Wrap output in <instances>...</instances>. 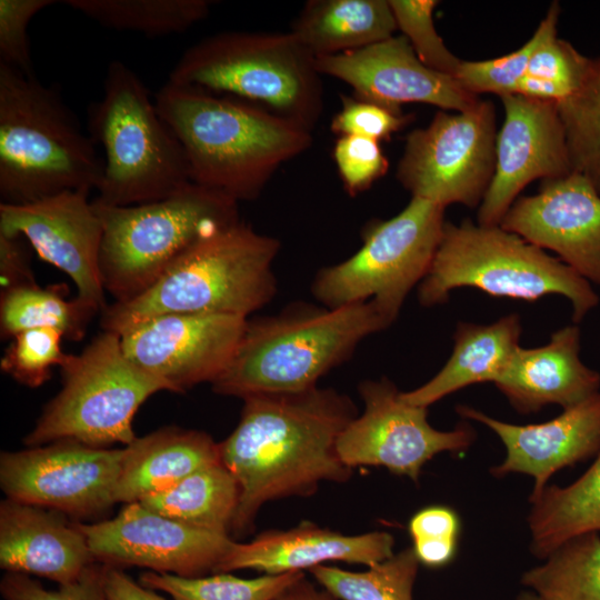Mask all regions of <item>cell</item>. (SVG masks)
I'll list each match as a JSON object with an SVG mask.
<instances>
[{
	"label": "cell",
	"mask_w": 600,
	"mask_h": 600,
	"mask_svg": "<svg viewBox=\"0 0 600 600\" xmlns=\"http://www.w3.org/2000/svg\"><path fill=\"white\" fill-rule=\"evenodd\" d=\"M240 420L220 446L223 466L240 489L231 527L248 534L263 504L309 497L324 481L352 476L337 452V440L358 416L354 402L332 388L298 393L254 394L242 399Z\"/></svg>",
	"instance_id": "obj_1"
},
{
	"label": "cell",
	"mask_w": 600,
	"mask_h": 600,
	"mask_svg": "<svg viewBox=\"0 0 600 600\" xmlns=\"http://www.w3.org/2000/svg\"><path fill=\"white\" fill-rule=\"evenodd\" d=\"M153 99L186 152L191 182L238 203L256 200L280 166L312 143L298 123L200 88L168 81Z\"/></svg>",
	"instance_id": "obj_2"
},
{
	"label": "cell",
	"mask_w": 600,
	"mask_h": 600,
	"mask_svg": "<svg viewBox=\"0 0 600 600\" xmlns=\"http://www.w3.org/2000/svg\"><path fill=\"white\" fill-rule=\"evenodd\" d=\"M391 322L373 301L339 308L307 303L248 319L224 372L211 384L221 396L298 393L318 387L362 340Z\"/></svg>",
	"instance_id": "obj_3"
},
{
	"label": "cell",
	"mask_w": 600,
	"mask_h": 600,
	"mask_svg": "<svg viewBox=\"0 0 600 600\" xmlns=\"http://www.w3.org/2000/svg\"><path fill=\"white\" fill-rule=\"evenodd\" d=\"M103 159L60 92L0 62V203L97 189Z\"/></svg>",
	"instance_id": "obj_4"
},
{
	"label": "cell",
	"mask_w": 600,
	"mask_h": 600,
	"mask_svg": "<svg viewBox=\"0 0 600 600\" xmlns=\"http://www.w3.org/2000/svg\"><path fill=\"white\" fill-rule=\"evenodd\" d=\"M280 241L241 220L202 239L151 288L101 311L103 331L122 334L169 313L230 314L248 319L273 300V262Z\"/></svg>",
	"instance_id": "obj_5"
},
{
	"label": "cell",
	"mask_w": 600,
	"mask_h": 600,
	"mask_svg": "<svg viewBox=\"0 0 600 600\" xmlns=\"http://www.w3.org/2000/svg\"><path fill=\"white\" fill-rule=\"evenodd\" d=\"M320 76L290 31H224L188 48L168 81L228 94L312 131L323 109Z\"/></svg>",
	"instance_id": "obj_6"
},
{
	"label": "cell",
	"mask_w": 600,
	"mask_h": 600,
	"mask_svg": "<svg viewBox=\"0 0 600 600\" xmlns=\"http://www.w3.org/2000/svg\"><path fill=\"white\" fill-rule=\"evenodd\" d=\"M92 140L104 151L94 201L116 207L164 199L191 183L186 152L127 64L110 62L102 97L88 109Z\"/></svg>",
	"instance_id": "obj_7"
},
{
	"label": "cell",
	"mask_w": 600,
	"mask_h": 600,
	"mask_svg": "<svg viewBox=\"0 0 600 600\" xmlns=\"http://www.w3.org/2000/svg\"><path fill=\"white\" fill-rule=\"evenodd\" d=\"M91 201L102 224L100 278L113 302L139 297L199 241L240 221L237 201L193 182L134 206Z\"/></svg>",
	"instance_id": "obj_8"
},
{
	"label": "cell",
	"mask_w": 600,
	"mask_h": 600,
	"mask_svg": "<svg viewBox=\"0 0 600 600\" xmlns=\"http://www.w3.org/2000/svg\"><path fill=\"white\" fill-rule=\"evenodd\" d=\"M460 287L524 301L561 294L570 300L576 323L599 302L591 283L560 259L500 226L471 220L446 222L418 299L423 307L440 304Z\"/></svg>",
	"instance_id": "obj_9"
},
{
	"label": "cell",
	"mask_w": 600,
	"mask_h": 600,
	"mask_svg": "<svg viewBox=\"0 0 600 600\" xmlns=\"http://www.w3.org/2000/svg\"><path fill=\"white\" fill-rule=\"evenodd\" d=\"M61 390L46 404L27 447L72 440L93 448L136 440L133 418L152 394L170 391L164 381L144 372L124 354L120 336L103 331L60 367Z\"/></svg>",
	"instance_id": "obj_10"
},
{
	"label": "cell",
	"mask_w": 600,
	"mask_h": 600,
	"mask_svg": "<svg viewBox=\"0 0 600 600\" xmlns=\"http://www.w3.org/2000/svg\"><path fill=\"white\" fill-rule=\"evenodd\" d=\"M444 209L412 197L397 216L369 221L356 253L317 272L313 297L327 308L373 301L392 323L430 269L446 226Z\"/></svg>",
	"instance_id": "obj_11"
},
{
	"label": "cell",
	"mask_w": 600,
	"mask_h": 600,
	"mask_svg": "<svg viewBox=\"0 0 600 600\" xmlns=\"http://www.w3.org/2000/svg\"><path fill=\"white\" fill-rule=\"evenodd\" d=\"M496 140L490 101L458 113L439 111L408 134L397 179L412 197L444 208L480 206L494 173Z\"/></svg>",
	"instance_id": "obj_12"
},
{
	"label": "cell",
	"mask_w": 600,
	"mask_h": 600,
	"mask_svg": "<svg viewBox=\"0 0 600 600\" xmlns=\"http://www.w3.org/2000/svg\"><path fill=\"white\" fill-rule=\"evenodd\" d=\"M363 412L339 434L337 452L349 468L384 467L398 476L418 481L423 466L434 456L462 452L476 440L468 423L453 430L434 429L428 421V408L413 406L387 378L364 380L358 388Z\"/></svg>",
	"instance_id": "obj_13"
},
{
	"label": "cell",
	"mask_w": 600,
	"mask_h": 600,
	"mask_svg": "<svg viewBox=\"0 0 600 600\" xmlns=\"http://www.w3.org/2000/svg\"><path fill=\"white\" fill-rule=\"evenodd\" d=\"M123 448H93L59 440L0 454L6 498L79 520L107 512L116 501Z\"/></svg>",
	"instance_id": "obj_14"
},
{
	"label": "cell",
	"mask_w": 600,
	"mask_h": 600,
	"mask_svg": "<svg viewBox=\"0 0 600 600\" xmlns=\"http://www.w3.org/2000/svg\"><path fill=\"white\" fill-rule=\"evenodd\" d=\"M77 526L98 563L188 578L214 572L234 543L229 534L184 524L140 502L124 503L112 519Z\"/></svg>",
	"instance_id": "obj_15"
},
{
	"label": "cell",
	"mask_w": 600,
	"mask_h": 600,
	"mask_svg": "<svg viewBox=\"0 0 600 600\" xmlns=\"http://www.w3.org/2000/svg\"><path fill=\"white\" fill-rule=\"evenodd\" d=\"M248 319L230 314L169 313L120 334L127 358L172 392L213 383L228 368Z\"/></svg>",
	"instance_id": "obj_16"
},
{
	"label": "cell",
	"mask_w": 600,
	"mask_h": 600,
	"mask_svg": "<svg viewBox=\"0 0 600 600\" xmlns=\"http://www.w3.org/2000/svg\"><path fill=\"white\" fill-rule=\"evenodd\" d=\"M88 190H71L26 204L0 203V234L24 238L37 254L70 277L80 300L101 312L102 224Z\"/></svg>",
	"instance_id": "obj_17"
},
{
	"label": "cell",
	"mask_w": 600,
	"mask_h": 600,
	"mask_svg": "<svg viewBox=\"0 0 600 600\" xmlns=\"http://www.w3.org/2000/svg\"><path fill=\"white\" fill-rule=\"evenodd\" d=\"M501 100L504 120L496 140L494 173L478 211L482 226H499L531 181L559 179L572 172L554 102L517 93Z\"/></svg>",
	"instance_id": "obj_18"
},
{
	"label": "cell",
	"mask_w": 600,
	"mask_h": 600,
	"mask_svg": "<svg viewBox=\"0 0 600 600\" xmlns=\"http://www.w3.org/2000/svg\"><path fill=\"white\" fill-rule=\"evenodd\" d=\"M320 74L348 83L354 97L401 112L404 103H428L458 112L479 98L452 77L427 67L404 36L354 51L316 58Z\"/></svg>",
	"instance_id": "obj_19"
},
{
	"label": "cell",
	"mask_w": 600,
	"mask_h": 600,
	"mask_svg": "<svg viewBox=\"0 0 600 600\" xmlns=\"http://www.w3.org/2000/svg\"><path fill=\"white\" fill-rule=\"evenodd\" d=\"M542 182L537 194L514 201L499 226L600 284V193L579 172Z\"/></svg>",
	"instance_id": "obj_20"
},
{
	"label": "cell",
	"mask_w": 600,
	"mask_h": 600,
	"mask_svg": "<svg viewBox=\"0 0 600 600\" xmlns=\"http://www.w3.org/2000/svg\"><path fill=\"white\" fill-rule=\"evenodd\" d=\"M517 94L554 102L572 172L600 193V64L556 36L533 52Z\"/></svg>",
	"instance_id": "obj_21"
},
{
	"label": "cell",
	"mask_w": 600,
	"mask_h": 600,
	"mask_svg": "<svg viewBox=\"0 0 600 600\" xmlns=\"http://www.w3.org/2000/svg\"><path fill=\"white\" fill-rule=\"evenodd\" d=\"M456 411L484 424L500 438L506 458L490 472L496 478L509 473L532 477L530 496L539 493L556 472L596 457L600 450V392L542 423L513 424L464 404L457 406Z\"/></svg>",
	"instance_id": "obj_22"
},
{
	"label": "cell",
	"mask_w": 600,
	"mask_h": 600,
	"mask_svg": "<svg viewBox=\"0 0 600 600\" xmlns=\"http://www.w3.org/2000/svg\"><path fill=\"white\" fill-rule=\"evenodd\" d=\"M387 531L343 534L304 521L288 530H268L249 542L234 541L213 573L252 569L268 574L311 570L328 561L368 567L394 554Z\"/></svg>",
	"instance_id": "obj_23"
},
{
	"label": "cell",
	"mask_w": 600,
	"mask_h": 600,
	"mask_svg": "<svg viewBox=\"0 0 600 600\" xmlns=\"http://www.w3.org/2000/svg\"><path fill=\"white\" fill-rule=\"evenodd\" d=\"M84 534L68 516L6 498L0 502V567L59 586L94 563Z\"/></svg>",
	"instance_id": "obj_24"
},
{
	"label": "cell",
	"mask_w": 600,
	"mask_h": 600,
	"mask_svg": "<svg viewBox=\"0 0 600 600\" xmlns=\"http://www.w3.org/2000/svg\"><path fill=\"white\" fill-rule=\"evenodd\" d=\"M518 412L547 404L570 408L599 392L600 374L580 359V329L567 326L542 347H519L508 369L494 382Z\"/></svg>",
	"instance_id": "obj_25"
},
{
	"label": "cell",
	"mask_w": 600,
	"mask_h": 600,
	"mask_svg": "<svg viewBox=\"0 0 600 600\" xmlns=\"http://www.w3.org/2000/svg\"><path fill=\"white\" fill-rule=\"evenodd\" d=\"M218 462L220 446L203 431L166 427L137 437L123 448L116 501L139 502Z\"/></svg>",
	"instance_id": "obj_26"
},
{
	"label": "cell",
	"mask_w": 600,
	"mask_h": 600,
	"mask_svg": "<svg viewBox=\"0 0 600 600\" xmlns=\"http://www.w3.org/2000/svg\"><path fill=\"white\" fill-rule=\"evenodd\" d=\"M521 323L518 314L491 324L460 322L453 336V350L442 369L422 386L402 392L413 406L428 408L470 384L496 382L508 369L517 350Z\"/></svg>",
	"instance_id": "obj_27"
},
{
	"label": "cell",
	"mask_w": 600,
	"mask_h": 600,
	"mask_svg": "<svg viewBox=\"0 0 600 600\" xmlns=\"http://www.w3.org/2000/svg\"><path fill=\"white\" fill-rule=\"evenodd\" d=\"M397 29L389 0H311L290 32L318 58L381 42Z\"/></svg>",
	"instance_id": "obj_28"
},
{
	"label": "cell",
	"mask_w": 600,
	"mask_h": 600,
	"mask_svg": "<svg viewBox=\"0 0 600 600\" xmlns=\"http://www.w3.org/2000/svg\"><path fill=\"white\" fill-rule=\"evenodd\" d=\"M530 551L544 560L567 540L600 533V450L591 466L566 487L546 486L529 497Z\"/></svg>",
	"instance_id": "obj_29"
},
{
	"label": "cell",
	"mask_w": 600,
	"mask_h": 600,
	"mask_svg": "<svg viewBox=\"0 0 600 600\" xmlns=\"http://www.w3.org/2000/svg\"><path fill=\"white\" fill-rule=\"evenodd\" d=\"M239 500L237 480L218 462L139 502L184 524L230 536Z\"/></svg>",
	"instance_id": "obj_30"
},
{
	"label": "cell",
	"mask_w": 600,
	"mask_h": 600,
	"mask_svg": "<svg viewBox=\"0 0 600 600\" xmlns=\"http://www.w3.org/2000/svg\"><path fill=\"white\" fill-rule=\"evenodd\" d=\"M60 286L42 288L36 283L1 291L0 333L2 339L36 328H53L66 339L79 341L99 312L78 297L68 300Z\"/></svg>",
	"instance_id": "obj_31"
},
{
	"label": "cell",
	"mask_w": 600,
	"mask_h": 600,
	"mask_svg": "<svg viewBox=\"0 0 600 600\" xmlns=\"http://www.w3.org/2000/svg\"><path fill=\"white\" fill-rule=\"evenodd\" d=\"M521 583L546 600H600V533L567 540L524 571Z\"/></svg>",
	"instance_id": "obj_32"
},
{
	"label": "cell",
	"mask_w": 600,
	"mask_h": 600,
	"mask_svg": "<svg viewBox=\"0 0 600 600\" xmlns=\"http://www.w3.org/2000/svg\"><path fill=\"white\" fill-rule=\"evenodd\" d=\"M99 24L149 37L181 33L209 16L208 0H66Z\"/></svg>",
	"instance_id": "obj_33"
},
{
	"label": "cell",
	"mask_w": 600,
	"mask_h": 600,
	"mask_svg": "<svg viewBox=\"0 0 600 600\" xmlns=\"http://www.w3.org/2000/svg\"><path fill=\"white\" fill-rule=\"evenodd\" d=\"M419 566L412 547H409L364 571L326 564L309 571L338 600H413Z\"/></svg>",
	"instance_id": "obj_34"
},
{
	"label": "cell",
	"mask_w": 600,
	"mask_h": 600,
	"mask_svg": "<svg viewBox=\"0 0 600 600\" xmlns=\"http://www.w3.org/2000/svg\"><path fill=\"white\" fill-rule=\"evenodd\" d=\"M304 576V572L297 571L263 573L257 578L243 579L229 572H219L188 578L146 571L139 581L149 589L170 594L173 600H277L287 588Z\"/></svg>",
	"instance_id": "obj_35"
},
{
	"label": "cell",
	"mask_w": 600,
	"mask_h": 600,
	"mask_svg": "<svg viewBox=\"0 0 600 600\" xmlns=\"http://www.w3.org/2000/svg\"><path fill=\"white\" fill-rule=\"evenodd\" d=\"M560 8L552 3L532 38L518 50L486 61H461L454 78L472 94L484 92L500 97L517 93L533 52L550 37L557 34Z\"/></svg>",
	"instance_id": "obj_36"
},
{
	"label": "cell",
	"mask_w": 600,
	"mask_h": 600,
	"mask_svg": "<svg viewBox=\"0 0 600 600\" xmlns=\"http://www.w3.org/2000/svg\"><path fill=\"white\" fill-rule=\"evenodd\" d=\"M63 333L53 328L21 331L11 338L0 361L1 371L29 388H38L51 378L53 367L68 358L61 347Z\"/></svg>",
	"instance_id": "obj_37"
},
{
	"label": "cell",
	"mask_w": 600,
	"mask_h": 600,
	"mask_svg": "<svg viewBox=\"0 0 600 600\" xmlns=\"http://www.w3.org/2000/svg\"><path fill=\"white\" fill-rule=\"evenodd\" d=\"M397 28L430 69L454 77L462 60L452 54L433 22L436 0H389Z\"/></svg>",
	"instance_id": "obj_38"
},
{
	"label": "cell",
	"mask_w": 600,
	"mask_h": 600,
	"mask_svg": "<svg viewBox=\"0 0 600 600\" xmlns=\"http://www.w3.org/2000/svg\"><path fill=\"white\" fill-rule=\"evenodd\" d=\"M332 157L342 186L350 197L370 189L389 168L380 142L362 137H339Z\"/></svg>",
	"instance_id": "obj_39"
},
{
	"label": "cell",
	"mask_w": 600,
	"mask_h": 600,
	"mask_svg": "<svg viewBox=\"0 0 600 600\" xmlns=\"http://www.w3.org/2000/svg\"><path fill=\"white\" fill-rule=\"evenodd\" d=\"M103 564L94 562L74 581L48 590L28 574L7 572L0 581L4 600H108L102 583Z\"/></svg>",
	"instance_id": "obj_40"
},
{
	"label": "cell",
	"mask_w": 600,
	"mask_h": 600,
	"mask_svg": "<svg viewBox=\"0 0 600 600\" xmlns=\"http://www.w3.org/2000/svg\"><path fill=\"white\" fill-rule=\"evenodd\" d=\"M341 108L333 116L330 129L339 137L356 136L376 140L389 139L409 118L378 103L354 96H341Z\"/></svg>",
	"instance_id": "obj_41"
},
{
	"label": "cell",
	"mask_w": 600,
	"mask_h": 600,
	"mask_svg": "<svg viewBox=\"0 0 600 600\" xmlns=\"http://www.w3.org/2000/svg\"><path fill=\"white\" fill-rule=\"evenodd\" d=\"M53 0H0V62L34 76L28 38L31 19Z\"/></svg>",
	"instance_id": "obj_42"
},
{
	"label": "cell",
	"mask_w": 600,
	"mask_h": 600,
	"mask_svg": "<svg viewBox=\"0 0 600 600\" xmlns=\"http://www.w3.org/2000/svg\"><path fill=\"white\" fill-rule=\"evenodd\" d=\"M408 530L412 541H458L460 519L447 506H429L411 517Z\"/></svg>",
	"instance_id": "obj_43"
},
{
	"label": "cell",
	"mask_w": 600,
	"mask_h": 600,
	"mask_svg": "<svg viewBox=\"0 0 600 600\" xmlns=\"http://www.w3.org/2000/svg\"><path fill=\"white\" fill-rule=\"evenodd\" d=\"M0 280L1 291L36 283L30 256L21 237L0 234Z\"/></svg>",
	"instance_id": "obj_44"
},
{
	"label": "cell",
	"mask_w": 600,
	"mask_h": 600,
	"mask_svg": "<svg viewBox=\"0 0 600 600\" xmlns=\"http://www.w3.org/2000/svg\"><path fill=\"white\" fill-rule=\"evenodd\" d=\"M102 583L108 600H167L136 582L122 568L103 564Z\"/></svg>",
	"instance_id": "obj_45"
},
{
	"label": "cell",
	"mask_w": 600,
	"mask_h": 600,
	"mask_svg": "<svg viewBox=\"0 0 600 600\" xmlns=\"http://www.w3.org/2000/svg\"><path fill=\"white\" fill-rule=\"evenodd\" d=\"M458 541H413L412 549L420 564L439 569L449 564L457 552Z\"/></svg>",
	"instance_id": "obj_46"
},
{
	"label": "cell",
	"mask_w": 600,
	"mask_h": 600,
	"mask_svg": "<svg viewBox=\"0 0 600 600\" xmlns=\"http://www.w3.org/2000/svg\"><path fill=\"white\" fill-rule=\"evenodd\" d=\"M277 600H338L326 590H318L306 576L287 588Z\"/></svg>",
	"instance_id": "obj_47"
},
{
	"label": "cell",
	"mask_w": 600,
	"mask_h": 600,
	"mask_svg": "<svg viewBox=\"0 0 600 600\" xmlns=\"http://www.w3.org/2000/svg\"><path fill=\"white\" fill-rule=\"evenodd\" d=\"M516 600H546L536 592L531 590H524L521 591L517 597Z\"/></svg>",
	"instance_id": "obj_48"
},
{
	"label": "cell",
	"mask_w": 600,
	"mask_h": 600,
	"mask_svg": "<svg viewBox=\"0 0 600 600\" xmlns=\"http://www.w3.org/2000/svg\"><path fill=\"white\" fill-rule=\"evenodd\" d=\"M598 62H599V64H600V58H598Z\"/></svg>",
	"instance_id": "obj_49"
}]
</instances>
